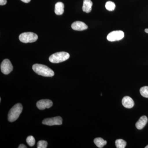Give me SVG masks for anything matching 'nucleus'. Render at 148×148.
Instances as JSON below:
<instances>
[{"label":"nucleus","instance_id":"dca6fc26","mask_svg":"<svg viewBox=\"0 0 148 148\" xmlns=\"http://www.w3.org/2000/svg\"><path fill=\"white\" fill-rule=\"evenodd\" d=\"M106 8L107 10L110 11H112L114 10L115 8L116 5L114 3L111 1H109L106 3Z\"/></svg>","mask_w":148,"mask_h":148},{"label":"nucleus","instance_id":"f3484780","mask_svg":"<svg viewBox=\"0 0 148 148\" xmlns=\"http://www.w3.org/2000/svg\"><path fill=\"white\" fill-rule=\"evenodd\" d=\"M140 94L145 98H148V86H144L140 89Z\"/></svg>","mask_w":148,"mask_h":148},{"label":"nucleus","instance_id":"2eb2a0df","mask_svg":"<svg viewBox=\"0 0 148 148\" xmlns=\"http://www.w3.org/2000/svg\"><path fill=\"white\" fill-rule=\"evenodd\" d=\"M127 143L124 140L119 139L115 141V145L117 148H124L126 145Z\"/></svg>","mask_w":148,"mask_h":148},{"label":"nucleus","instance_id":"a211bd4d","mask_svg":"<svg viewBox=\"0 0 148 148\" xmlns=\"http://www.w3.org/2000/svg\"><path fill=\"white\" fill-rule=\"evenodd\" d=\"M27 143L29 146L33 147L34 145L36 143L34 138L32 136H28L27 139Z\"/></svg>","mask_w":148,"mask_h":148},{"label":"nucleus","instance_id":"20e7f679","mask_svg":"<svg viewBox=\"0 0 148 148\" xmlns=\"http://www.w3.org/2000/svg\"><path fill=\"white\" fill-rule=\"evenodd\" d=\"M38 39V36L36 34L32 32L22 33L19 36L20 41L25 43L35 42Z\"/></svg>","mask_w":148,"mask_h":148},{"label":"nucleus","instance_id":"ddd939ff","mask_svg":"<svg viewBox=\"0 0 148 148\" xmlns=\"http://www.w3.org/2000/svg\"><path fill=\"white\" fill-rule=\"evenodd\" d=\"M64 5L63 3L58 2L56 4L55 6V13L57 15H61L64 13Z\"/></svg>","mask_w":148,"mask_h":148},{"label":"nucleus","instance_id":"f8f14e48","mask_svg":"<svg viewBox=\"0 0 148 148\" xmlns=\"http://www.w3.org/2000/svg\"><path fill=\"white\" fill-rule=\"evenodd\" d=\"M92 3L90 0H84L82 6V10L86 13H89L92 10Z\"/></svg>","mask_w":148,"mask_h":148},{"label":"nucleus","instance_id":"4be33fe9","mask_svg":"<svg viewBox=\"0 0 148 148\" xmlns=\"http://www.w3.org/2000/svg\"><path fill=\"white\" fill-rule=\"evenodd\" d=\"M21 1H22L23 2L25 3H28L30 2L31 0H21Z\"/></svg>","mask_w":148,"mask_h":148},{"label":"nucleus","instance_id":"423d86ee","mask_svg":"<svg viewBox=\"0 0 148 148\" xmlns=\"http://www.w3.org/2000/svg\"><path fill=\"white\" fill-rule=\"evenodd\" d=\"M13 66L9 59H5L1 64V71L5 75H8L13 70Z\"/></svg>","mask_w":148,"mask_h":148},{"label":"nucleus","instance_id":"6ab92c4d","mask_svg":"<svg viewBox=\"0 0 148 148\" xmlns=\"http://www.w3.org/2000/svg\"><path fill=\"white\" fill-rule=\"evenodd\" d=\"M48 143L47 142L44 140H41L39 141L37 144L38 148H46L47 147Z\"/></svg>","mask_w":148,"mask_h":148},{"label":"nucleus","instance_id":"f257e3e1","mask_svg":"<svg viewBox=\"0 0 148 148\" xmlns=\"http://www.w3.org/2000/svg\"><path fill=\"white\" fill-rule=\"evenodd\" d=\"M34 71L40 75L45 77H51L54 76V72L47 66L42 64H35L32 67Z\"/></svg>","mask_w":148,"mask_h":148},{"label":"nucleus","instance_id":"b1692460","mask_svg":"<svg viewBox=\"0 0 148 148\" xmlns=\"http://www.w3.org/2000/svg\"><path fill=\"white\" fill-rule=\"evenodd\" d=\"M145 148H148V145L147 146H146V147Z\"/></svg>","mask_w":148,"mask_h":148},{"label":"nucleus","instance_id":"f03ea898","mask_svg":"<svg viewBox=\"0 0 148 148\" xmlns=\"http://www.w3.org/2000/svg\"><path fill=\"white\" fill-rule=\"evenodd\" d=\"M23 110V107L20 103H17L10 109L8 114L9 121L12 122L15 121L19 117Z\"/></svg>","mask_w":148,"mask_h":148},{"label":"nucleus","instance_id":"4468645a","mask_svg":"<svg viewBox=\"0 0 148 148\" xmlns=\"http://www.w3.org/2000/svg\"><path fill=\"white\" fill-rule=\"evenodd\" d=\"M94 143L96 146L98 148H103L107 144V142L103 140V138H95L94 140Z\"/></svg>","mask_w":148,"mask_h":148},{"label":"nucleus","instance_id":"aec40b11","mask_svg":"<svg viewBox=\"0 0 148 148\" xmlns=\"http://www.w3.org/2000/svg\"><path fill=\"white\" fill-rule=\"evenodd\" d=\"M7 3V0H0V5H3Z\"/></svg>","mask_w":148,"mask_h":148},{"label":"nucleus","instance_id":"9b49d317","mask_svg":"<svg viewBox=\"0 0 148 148\" xmlns=\"http://www.w3.org/2000/svg\"><path fill=\"white\" fill-rule=\"evenodd\" d=\"M148 122V118L145 116L140 117L139 121L136 123V127L138 130H142Z\"/></svg>","mask_w":148,"mask_h":148},{"label":"nucleus","instance_id":"1a4fd4ad","mask_svg":"<svg viewBox=\"0 0 148 148\" xmlns=\"http://www.w3.org/2000/svg\"><path fill=\"white\" fill-rule=\"evenodd\" d=\"M72 29L75 31H82L86 30L88 27L84 23L80 21L74 22L71 25Z\"/></svg>","mask_w":148,"mask_h":148},{"label":"nucleus","instance_id":"5701e85b","mask_svg":"<svg viewBox=\"0 0 148 148\" xmlns=\"http://www.w3.org/2000/svg\"><path fill=\"white\" fill-rule=\"evenodd\" d=\"M145 32L146 33H147V34H148V29H145Z\"/></svg>","mask_w":148,"mask_h":148},{"label":"nucleus","instance_id":"0eeeda50","mask_svg":"<svg viewBox=\"0 0 148 148\" xmlns=\"http://www.w3.org/2000/svg\"><path fill=\"white\" fill-rule=\"evenodd\" d=\"M63 119L60 116H56L52 118H48L44 120L42 122L43 124L52 126L54 125H61L62 124Z\"/></svg>","mask_w":148,"mask_h":148},{"label":"nucleus","instance_id":"412c9836","mask_svg":"<svg viewBox=\"0 0 148 148\" xmlns=\"http://www.w3.org/2000/svg\"><path fill=\"white\" fill-rule=\"evenodd\" d=\"M18 148H27V147H26L25 145H23V144H21V145H19V146H18Z\"/></svg>","mask_w":148,"mask_h":148},{"label":"nucleus","instance_id":"6e6552de","mask_svg":"<svg viewBox=\"0 0 148 148\" xmlns=\"http://www.w3.org/2000/svg\"><path fill=\"white\" fill-rule=\"evenodd\" d=\"M37 107L40 110H44L46 108H49L53 106L52 101L48 99L41 100L37 103Z\"/></svg>","mask_w":148,"mask_h":148},{"label":"nucleus","instance_id":"39448f33","mask_svg":"<svg viewBox=\"0 0 148 148\" xmlns=\"http://www.w3.org/2000/svg\"><path fill=\"white\" fill-rule=\"evenodd\" d=\"M124 32L122 31H115L110 33L107 36V40L109 41L114 42L121 40L124 38Z\"/></svg>","mask_w":148,"mask_h":148},{"label":"nucleus","instance_id":"9d476101","mask_svg":"<svg viewBox=\"0 0 148 148\" xmlns=\"http://www.w3.org/2000/svg\"><path fill=\"white\" fill-rule=\"evenodd\" d=\"M122 103L125 108L128 109L133 108L135 104L132 98L129 96H125L123 98Z\"/></svg>","mask_w":148,"mask_h":148},{"label":"nucleus","instance_id":"7ed1b4c3","mask_svg":"<svg viewBox=\"0 0 148 148\" xmlns=\"http://www.w3.org/2000/svg\"><path fill=\"white\" fill-rule=\"evenodd\" d=\"M70 58V54L67 52H57L52 54L49 58V61L53 64H58L68 60Z\"/></svg>","mask_w":148,"mask_h":148}]
</instances>
